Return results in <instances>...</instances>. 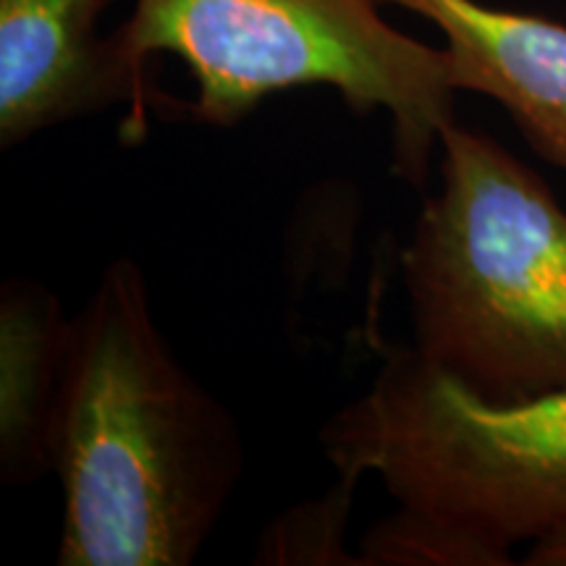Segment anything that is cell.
<instances>
[{
	"label": "cell",
	"instance_id": "obj_1",
	"mask_svg": "<svg viewBox=\"0 0 566 566\" xmlns=\"http://www.w3.org/2000/svg\"><path fill=\"white\" fill-rule=\"evenodd\" d=\"M51 472L61 566H189L242 480L237 422L176 357L126 258L74 317Z\"/></svg>",
	"mask_w": 566,
	"mask_h": 566
},
{
	"label": "cell",
	"instance_id": "obj_2",
	"mask_svg": "<svg viewBox=\"0 0 566 566\" xmlns=\"http://www.w3.org/2000/svg\"><path fill=\"white\" fill-rule=\"evenodd\" d=\"M401 273L417 354L493 405L566 391V210L501 142L457 122Z\"/></svg>",
	"mask_w": 566,
	"mask_h": 566
},
{
	"label": "cell",
	"instance_id": "obj_3",
	"mask_svg": "<svg viewBox=\"0 0 566 566\" xmlns=\"http://www.w3.org/2000/svg\"><path fill=\"white\" fill-rule=\"evenodd\" d=\"M378 0H132L111 32L145 92L153 55H176L195 82V122L233 126L268 97L331 87L357 116L391 118V168L409 187L428 184L441 134L454 124L459 90L446 48L380 17Z\"/></svg>",
	"mask_w": 566,
	"mask_h": 566
},
{
	"label": "cell",
	"instance_id": "obj_4",
	"mask_svg": "<svg viewBox=\"0 0 566 566\" xmlns=\"http://www.w3.org/2000/svg\"><path fill=\"white\" fill-rule=\"evenodd\" d=\"M344 478H378L396 504L443 516L514 564L566 522V391L493 405L394 346L370 388L321 428Z\"/></svg>",
	"mask_w": 566,
	"mask_h": 566
},
{
	"label": "cell",
	"instance_id": "obj_5",
	"mask_svg": "<svg viewBox=\"0 0 566 566\" xmlns=\"http://www.w3.org/2000/svg\"><path fill=\"white\" fill-rule=\"evenodd\" d=\"M113 0H0V145L129 103L145 134V92L101 19Z\"/></svg>",
	"mask_w": 566,
	"mask_h": 566
},
{
	"label": "cell",
	"instance_id": "obj_6",
	"mask_svg": "<svg viewBox=\"0 0 566 566\" xmlns=\"http://www.w3.org/2000/svg\"><path fill=\"white\" fill-rule=\"evenodd\" d=\"M438 27L459 92L509 113L533 150L566 171V24L480 0H378Z\"/></svg>",
	"mask_w": 566,
	"mask_h": 566
},
{
	"label": "cell",
	"instance_id": "obj_7",
	"mask_svg": "<svg viewBox=\"0 0 566 566\" xmlns=\"http://www.w3.org/2000/svg\"><path fill=\"white\" fill-rule=\"evenodd\" d=\"M74 317L38 281L0 289V472L19 485L51 472V438Z\"/></svg>",
	"mask_w": 566,
	"mask_h": 566
},
{
	"label": "cell",
	"instance_id": "obj_8",
	"mask_svg": "<svg viewBox=\"0 0 566 566\" xmlns=\"http://www.w3.org/2000/svg\"><path fill=\"white\" fill-rule=\"evenodd\" d=\"M359 480L338 475L336 485L317 499L281 512L258 537L254 564L283 566H363L346 551L354 488Z\"/></svg>",
	"mask_w": 566,
	"mask_h": 566
},
{
	"label": "cell",
	"instance_id": "obj_9",
	"mask_svg": "<svg viewBox=\"0 0 566 566\" xmlns=\"http://www.w3.org/2000/svg\"><path fill=\"white\" fill-rule=\"evenodd\" d=\"M357 556L363 566H493L464 530L405 504L367 530Z\"/></svg>",
	"mask_w": 566,
	"mask_h": 566
},
{
	"label": "cell",
	"instance_id": "obj_10",
	"mask_svg": "<svg viewBox=\"0 0 566 566\" xmlns=\"http://www.w3.org/2000/svg\"><path fill=\"white\" fill-rule=\"evenodd\" d=\"M522 562L530 566H566V522L527 546Z\"/></svg>",
	"mask_w": 566,
	"mask_h": 566
}]
</instances>
